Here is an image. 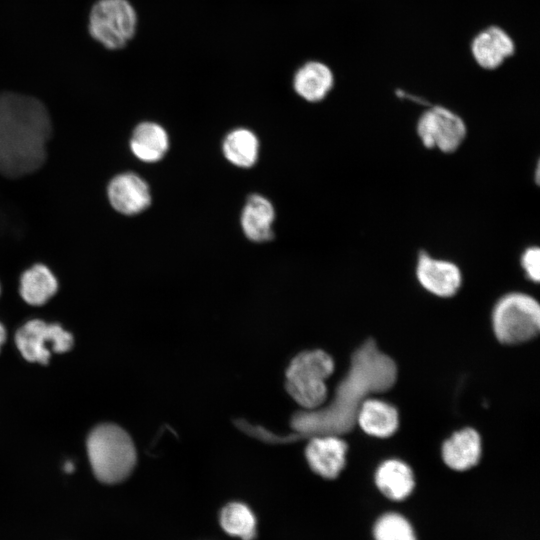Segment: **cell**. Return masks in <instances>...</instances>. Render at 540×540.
Segmentation results:
<instances>
[{"mask_svg":"<svg viewBox=\"0 0 540 540\" xmlns=\"http://www.w3.org/2000/svg\"><path fill=\"white\" fill-rule=\"evenodd\" d=\"M396 379V363L378 349L374 339L369 338L353 352L349 370L336 386L329 404L298 411L291 417L292 434L276 436L245 420H236V424L247 434L269 443H286L325 434L342 436L355 427L359 409L369 395L389 390Z\"/></svg>","mask_w":540,"mask_h":540,"instance_id":"obj_1","label":"cell"},{"mask_svg":"<svg viewBox=\"0 0 540 540\" xmlns=\"http://www.w3.org/2000/svg\"><path fill=\"white\" fill-rule=\"evenodd\" d=\"M52 121L39 99L0 93V173L11 179L37 171L47 157Z\"/></svg>","mask_w":540,"mask_h":540,"instance_id":"obj_2","label":"cell"},{"mask_svg":"<svg viewBox=\"0 0 540 540\" xmlns=\"http://www.w3.org/2000/svg\"><path fill=\"white\" fill-rule=\"evenodd\" d=\"M87 452L96 478L106 484L125 480L136 464V450L126 431L114 424L94 428L87 439Z\"/></svg>","mask_w":540,"mask_h":540,"instance_id":"obj_3","label":"cell"},{"mask_svg":"<svg viewBox=\"0 0 540 540\" xmlns=\"http://www.w3.org/2000/svg\"><path fill=\"white\" fill-rule=\"evenodd\" d=\"M333 371L334 361L325 351L300 352L286 370L285 388L303 410L317 409L327 398L326 380Z\"/></svg>","mask_w":540,"mask_h":540,"instance_id":"obj_4","label":"cell"},{"mask_svg":"<svg viewBox=\"0 0 540 540\" xmlns=\"http://www.w3.org/2000/svg\"><path fill=\"white\" fill-rule=\"evenodd\" d=\"M492 326L497 340L503 344L530 341L540 330L538 301L521 292L504 295L493 308Z\"/></svg>","mask_w":540,"mask_h":540,"instance_id":"obj_5","label":"cell"},{"mask_svg":"<svg viewBox=\"0 0 540 540\" xmlns=\"http://www.w3.org/2000/svg\"><path fill=\"white\" fill-rule=\"evenodd\" d=\"M137 14L128 0H98L89 14L88 30L105 48H123L132 39Z\"/></svg>","mask_w":540,"mask_h":540,"instance_id":"obj_6","label":"cell"},{"mask_svg":"<svg viewBox=\"0 0 540 540\" xmlns=\"http://www.w3.org/2000/svg\"><path fill=\"white\" fill-rule=\"evenodd\" d=\"M417 135L428 149L442 153H453L459 149L467 136L464 120L443 106L427 109L418 119Z\"/></svg>","mask_w":540,"mask_h":540,"instance_id":"obj_7","label":"cell"},{"mask_svg":"<svg viewBox=\"0 0 540 540\" xmlns=\"http://www.w3.org/2000/svg\"><path fill=\"white\" fill-rule=\"evenodd\" d=\"M15 342L26 360L47 364L51 352L64 353L71 349L73 337L59 324L31 320L17 331Z\"/></svg>","mask_w":540,"mask_h":540,"instance_id":"obj_8","label":"cell"},{"mask_svg":"<svg viewBox=\"0 0 540 540\" xmlns=\"http://www.w3.org/2000/svg\"><path fill=\"white\" fill-rule=\"evenodd\" d=\"M415 273L426 291L441 298L454 296L462 284V272L456 263L425 252L418 256Z\"/></svg>","mask_w":540,"mask_h":540,"instance_id":"obj_9","label":"cell"},{"mask_svg":"<svg viewBox=\"0 0 540 540\" xmlns=\"http://www.w3.org/2000/svg\"><path fill=\"white\" fill-rule=\"evenodd\" d=\"M305 456L310 468L326 479L336 478L346 464L347 443L337 435L308 438Z\"/></svg>","mask_w":540,"mask_h":540,"instance_id":"obj_10","label":"cell"},{"mask_svg":"<svg viewBox=\"0 0 540 540\" xmlns=\"http://www.w3.org/2000/svg\"><path fill=\"white\" fill-rule=\"evenodd\" d=\"M111 206L124 215H135L151 203L148 184L137 174L126 172L116 175L107 187Z\"/></svg>","mask_w":540,"mask_h":540,"instance_id":"obj_11","label":"cell"},{"mask_svg":"<svg viewBox=\"0 0 540 540\" xmlns=\"http://www.w3.org/2000/svg\"><path fill=\"white\" fill-rule=\"evenodd\" d=\"M481 456V438L472 428L461 429L449 437L442 446V458L453 470L464 471L475 466Z\"/></svg>","mask_w":540,"mask_h":540,"instance_id":"obj_12","label":"cell"},{"mask_svg":"<svg viewBox=\"0 0 540 540\" xmlns=\"http://www.w3.org/2000/svg\"><path fill=\"white\" fill-rule=\"evenodd\" d=\"M471 50L481 67L494 69L513 54L514 43L501 28L489 27L474 38Z\"/></svg>","mask_w":540,"mask_h":540,"instance_id":"obj_13","label":"cell"},{"mask_svg":"<svg viewBox=\"0 0 540 540\" xmlns=\"http://www.w3.org/2000/svg\"><path fill=\"white\" fill-rule=\"evenodd\" d=\"M275 210L265 197L251 195L242 210L241 226L245 236L254 242H265L273 238L272 224Z\"/></svg>","mask_w":540,"mask_h":540,"instance_id":"obj_14","label":"cell"},{"mask_svg":"<svg viewBox=\"0 0 540 540\" xmlns=\"http://www.w3.org/2000/svg\"><path fill=\"white\" fill-rule=\"evenodd\" d=\"M356 424L370 436L387 438L396 432L399 416L391 404L367 398L359 409Z\"/></svg>","mask_w":540,"mask_h":540,"instance_id":"obj_15","label":"cell"},{"mask_svg":"<svg viewBox=\"0 0 540 540\" xmlns=\"http://www.w3.org/2000/svg\"><path fill=\"white\" fill-rule=\"evenodd\" d=\"M334 84L333 73L324 63L309 61L294 74L295 92L308 102H319L330 92Z\"/></svg>","mask_w":540,"mask_h":540,"instance_id":"obj_16","label":"cell"},{"mask_svg":"<svg viewBox=\"0 0 540 540\" xmlns=\"http://www.w3.org/2000/svg\"><path fill=\"white\" fill-rule=\"evenodd\" d=\"M378 489L392 500H403L414 488V475L411 468L397 459L384 461L375 473Z\"/></svg>","mask_w":540,"mask_h":540,"instance_id":"obj_17","label":"cell"},{"mask_svg":"<svg viewBox=\"0 0 540 540\" xmlns=\"http://www.w3.org/2000/svg\"><path fill=\"white\" fill-rule=\"evenodd\" d=\"M169 147L165 129L154 122H142L132 132L130 148L141 161L151 163L164 157Z\"/></svg>","mask_w":540,"mask_h":540,"instance_id":"obj_18","label":"cell"},{"mask_svg":"<svg viewBox=\"0 0 540 540\" xmlns=\"http://www.w3.org/2000/svg\"><path fill=\"white\" fill-rule=\"evenodd\" d=\"M57 289L56 277L43 264L32 266L22 274L20 279V294L30 305H43L56 293Z\"/></svg>","mask_w":540,"mask_h":540,"instance_id":"obj_19","label":"cell"},{"mask_svg":"<svg viewBox=\"0 0 540 540\" xmlns=\"http://www.w3.org/2000/svg\"><path fill=\"white\" fill-rule=\"evenodd\" d=\"M259 141L256 135L245 128L231 131L223 141L226 159L241 168H249L257 161Z\"/></svg>","mask_w":540,"mask_h":540,"instance_id":"obj_20","label":"cell"},{"mask_svg":"<svg viewBox=\"0 0 540 540\" xmlns=\"http://www.w3.org/2000/svg\"><path fill=\"white\" fill-rule=\"evenodd\" d=\"M220 524L226 533L242 540H253L256 536V518L244 503L227 504L221 510Z\"/></svg>","mask_w":540,"mask_h":540,"instance_id":"obj_21","label":"cell"},{"mask_svg":"<svg viewBox=\"0 0 540 540\" xmlns=\"http://www.w3.org/2000/svg\"><path fill=\"white\" fill-rule=\"evenodd\" d=\"M375 540H416L410 523L400 514L387 513L374 526Z\"/></svg>","mask_w":540,"mask_h":540,"instance_id":"obj_22","label":"cell"},{"mask_svg":"<svg viewBox=\"0 0 540 540\" xmlns=\"http://www.w3.org/2000/svg\"><path fill=\"white\" fill-rule=\"evenodd\" d=\"M521 267L526 277L532 282L540 280V249L538 246L527 247L520 257Z\"/></svg>","mask_w":540,"mask_h":540,"instance_id":"obj_23","label":"cell"},{"mask_svg":"<svg viewBox=\"0 0 540 540\" xmlns=\"http://www.w3.org/2000/svg\"><path fill=\"white\" fill-rule=\"evenodd\" d=\"M5 337H6L5 329H4L3 325L0 323V347L3 344V342L5 341Z\"/></svg>","mask_w":540,"mask_h":540,"instance_id":"obj_24","label":"cell"}]
</instances>
